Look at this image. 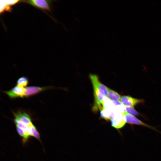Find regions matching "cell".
<instances>
[{"label": "cell", "mask_w": 161, "mask_h": 161, "mask_svg": "<svg viewBox=\"0 0 161 161\" xmlns=\"http://www.w3.org/2000/svg\"><path fill=\"white\" fill-rule=\"evenodd\" d=\"M22 1L44 11L51 12V1H52L32 0Z\"/></svg>", "instance_id": "6da1fadb"}, {"label": "cell", "mask_w": 161, "mask_h": 161, "mask_svg": "<svg viewBox=\"0 0 161 161\" xmlns=\"http://www.w3.org/2000/svg\"><path fill=\"white\" fill-rule=\"evenodd\" d=\"M13 114L14 118L19 120L27 127H30L34 125L30 115L24 111L18 110L13 112Z\"/></svg>", "instance_id": "7a4b0ae2"}, {"label": "cell", "mask_w": 161, "mask_h": 161, "mask_svg": "<svg viewBox=\"0 0 161 161\" xmlns=\"http://www.w3.org/2000/svg\"><path fill=\"white\" fill-rule=\"evenodd\" d=\"M52 86L40 87L29 86L25 88L24 97H28L33 96L46 90L54 88Z\"/></svg>", "instance_id": "3957f363"}, {"label": "cell", "mask_w": 161, "mask_h": 161, "mask_svg": "<svg viewBox=\"0 0 161 161\" xmlns=\"http://www.w3.org/2000/svg\"><path fill=\"white\" fill-rule=\"evenodd\" d=\"M25 88L16 86L10 90L3 91L2 92L8 95L11 99L18 98H24Z\"/></svg>", "instance_id": "277c9868"}, {"label": "cell", "mask_w": 161, "mask_h": 161, "mask_svg": "<svg viewBox=\"0 0 161 161\" xmlns=\"http://www.w3.org/2000/svg\"><path fill=\"white\" fill-rule=\"evenodd\" d=\"M89 78L93 87L99 89L105 97H108V88L103 84L99 80L98 77L94 74H90Z\"/></svg>", "instance_id": "5b68a950"}, {"label": "cell", "mask_w": 161, "mask_h": 161, "mask_svg": "<svg viewBox=\"0 0 161 161\" xmlns=\"http://www.w3.org/2000/svg\"><path fill=\"white\" fill-rule=\"evenodd\" d=\"M112 126L117 129L122 128L126 123L124 113L116 114L111 120Z\"/></svg>", "instance_id": "8992f818"}, {"label": "cell", "mask_w": 161, "mask_h": 161, "mask_svg": "<svg viewBox=\"0 0 161 161\" xmlns=\"http://www.w3.org/2000/svg\"><path fill=\"white\" fill-rule=\"evenodd\" d=\"M121 102L125 106H133L138 104L143 103L144 102L143 99H137L129 95L122 96Z\"/></svg>", "instance_id": "52a82bcc"}, {"label": "cell", "mask_w": 161, "mask_h": 161, "mask_svg": "<svg viewBox=\"0 0 161 161\" xmlns=\"http://www.w3.org/2000/svg\"><path fill=\"white\" fill-rule=\"evenodd\" d=\"M126 122L130 125H136L143 126L159 132L155 128L141 121L134 116L131 115L126 112L124 113Z\"/></svg>", "instance_id": "ba28073f"}, {"label": "cell", "mask_w": 161, "mask_h": 161, "mask_svg": "<svg viewBox=\"0 0 161 161\" xmlns=\"http://www.w3.org/2000/svg\"><path fill=\"white\" fill-rule=\"evenodd\" d=\"M121 96L116 91L108 88V98L112 101L120 100Z\"/></svg>", "instance_id": "9c48e42d"}, {"label": "cell", "mask_w": 161, "mask_h": 161, "mask_svg": "<svg viewBox=\"0 0 161 161\" xmlns=\"http://www.w3.org/2000/svg\"><path fill=\"white\" fill-rule=\"evenodd\" d=\"M29 80L27 77L22 76L19 78L16 82V85L22 87H26L29 84Z\"/></svg>", "instance_id": "30bf717a"}, {"label": "cell", "mask_w": 161, "mask_h": 161, "mask_svg": "<svg viewBox=\"0 0 161 161\" xmlns=\"http://www.w3.org/2000/svg\"><path fill=\"white\" fill-rule=\"evenodd\" d=\"M127 113L132 116L141 115L140 114L137 112L133 106H125Z\"/></svg>", "instance_id": "8fae6325"}]
</instances>
